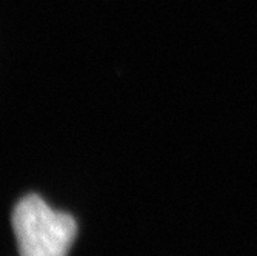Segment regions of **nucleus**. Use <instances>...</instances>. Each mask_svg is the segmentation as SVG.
Listing matches in <instances>:
<instances>
[{
  "label": "nucleus",
  "mask_w": 257,
  "mask_h": 256,
  "mask_svg": "<svg viewBox=\"0 0 257 256\" xmlns=\"http://www.w3.org/2000/svg\"><path fill=\"white\" fill-rule=\"evenodd\" d=\"M13 228L20 256H68L77 233L71 215L53 210L37 195L16 205Z\"/></svg>",
  "instance_id": "nucleus-1"
}]
</instances>
